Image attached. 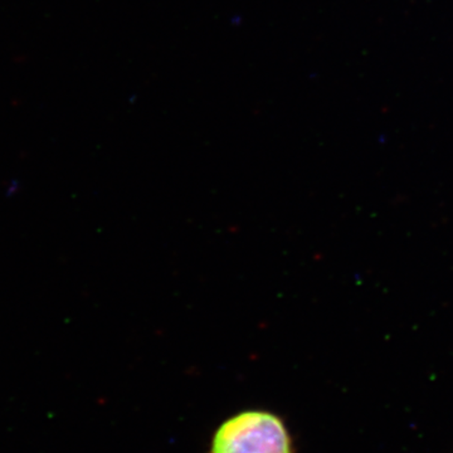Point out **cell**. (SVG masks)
<instances>
[{
	"label": "cell",
	"mask_w": 453,
	"mask_h": 453,
	"mask_svg": "<svg viewBox=\"0 0 453 453\" xmlns=\"http://www.w3.org/2000/svg\"><path fill=\"white\" fill-rule=\"evenodd\" d=\"M208 453H296L290 429L273 411L251 408L226 417L214 429Z\"/></svg>",
	"instance_id": "cell-1"
}]
</instances>
